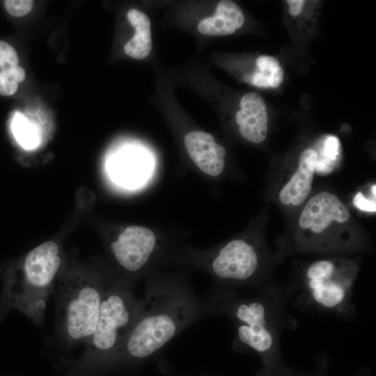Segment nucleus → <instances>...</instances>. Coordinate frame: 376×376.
I'll list each match as a JSON object with an SVG mask.
<instances>
[{
	"mask_svg": "<svg viewBox=\"0 0 376 376\" xmlns=\"http://www.w3.org/2000/svg\"><path fill=\"white\" fill-rule=\"evenodd\" d=\"M205 299L217 315L224 313L234 322L235 348L249 349L260 354L273 350L274 336L261 300L240 298L231 289L224 288H212Z\"/></svg>",
	"mask_w": 376,
	"mask_h": 376,
	"instance_id": "obj_5",
	"label": "nucleus"
},
{
	"mask_svg": "<svg viewBox=\"0 0 376 376\" xmlns=\"http://www.w3.org/2000/svg\"><path fill=\"white\" fill-rule=\"evenodd\" d=\"M25 77V71L19 65L0 70V95L3 96L13 95L17 90L18 83L22 82Z\"/></svg>",
	"mask_w": 376,
	"mask_h": 376,
	"instance_id": "obj_19",
	"label": "nucleus"
},
{
	"mask_svg": "<svg viewBox=\"0 0 376 376\" xmlns=\"http://www.w3.org/2000/svg\"><path fill=\"white\" fill-rule=\"evenodd\" d=\"M157 244V237L152 230L131 226L110 243L109 249L119 267L133 277L149 265Z\"/></svg>",
	"mask_w": 376,
	"mask_h": 376,
	"instance_id": "obj_9",
	"label": "nucleus"
},
{
	"mask_svg": "<svg viewBox=\"0 0 376 376\" xmlns=\"http://www.w3.org/2000/svg\"><path fill=\"white\" fill-rule=\"evenodd\" d=\"M184 141L190 157L203 172L217 176L223 171L226 151L212 135L194 131L187 133Z\"/></svg>",
	"mask_w": 376,
	"mask_h": 376,
	"instance_id": "obj_10",
	"label": "nucleus"
},
{
	"mask_svg": "<svg viewBox=\"0 0 376 376\" xmlns=\"http://www.w3.org/2000/svg\"><path fill=\"white\" fill-rule=\"evenodd\" d=\"M286 2L289 6V13L292 17H297L301 13L305 3L303 0H288Z\"/></svg>",
	"mask_w": 376,
	"mask_h": 376,
	"instance_id": "obj_23",
	"label": "nucleus"
},
{
	"mask_svg": "<svg viewBox=\"0 0 376 376\" xmlns=\"http://www.w3.org/2000/svg\"><path fill=\"white\" fill-rule=\"evenodd\" d=\"M256 70L246 75L244 80L259 88H278L283 81L284 71L279 61L270 56L262 55L256 59Z\"/></svg>",
	"mask_w": 376,
	"mask_h": 376,
	"instance_id": "obj_16",
	"label": "nucleus"
},
{
	"mask_svg": "<svg viewBox=\"0 0 376 376\" xmlns=\"http://www.w3.org/2000/svg\"><path fill=\"white\" fill-rule=\"evenodd\" d=\"M317 152V151H316ZM315 172L328 173L331 171L340 155V141L335 136H327L318 153Z\"/></svg>",
	"mask_w": 376,
	"mask_h": 376,
	"instance_id": "obj_17",
	"label": "nucleus"
},
{
	"mask_svg": "<svg viewBox=\"0 0 376 376\" xmlns=\"http://www.w3.org/2000/svg\"><path fill=\"white\" fill-rule=\"evenodd\" d=\"M357 267L347 259H322L312 263L305 272L306 290L319 306L340 311L347 306Z\"/></svg>",
	"mask_w": 376,
	"mask_h": 376,
	"instance_id": "obj_6",
	"label": "nucleus"
},
{
	"mask_svg": "<svg viewBox=\"0 0 376 376\" xmlns=\"http://www.w3.org/2000/svg\"><path fill=\"white\" fill-rule=\"evenodd\" d=\"M351 221L347 206L334 194L321 191L306 203L298 219V230L308 241L324 243L327 237L345 229Z\"/></svg>",
	"mask_w": 376,
	"mask_h": 376,
	"instance_id": "obj_7",
	"label": "nucleus"
},
{
	"mask_svg": "<svg viewBox=\"0 0 376 376\" xmlns=\"http://www.w3.org/2000/svg\"><path fill=\"white\" fill-rule=\"evenodd\" d=\"M19 58L15 49L8 42L0 40V68L8 70L18 65Z\"/></svg>",
	"mask_w": 376,
	"mask_h": 376,
	"instance_id": "obj_20",
	"label": "nucleus"
},
{
	"mask_svg": "<svg viewBox=\"0 0 376 376\" xmlns=\"http://www.w3.org/2000/svg\"><path fill=\"white\" fill-rule=\"evenodd\" d=\"M13 132L20 145L26 148H35L38 143L36 128L21 116H16L12 123Z\"/></svg>",
	"mask_w": 376,
	"mask_h": 376,
	"instance_id": "obj_18",
	"label": "nucleus"
},
{
	"mask_svg": "<svg viewBox=\"0 0 376 376\" xmlns=\"http://www.w3.org/2000/svg\"><path fill=\"white\" fill-rule=\"evenodd\" d=\"M256 247L243 239L233 240L214 253L209 264L214 277L226 285L250 284L260 267Z\"/></svg>",
	"mask_w": 376,
	"mask_h": 376,
	"instance_id": "obj_8",
	"label": "nucleus"
},
{
	"mask_svg": "<svg viewBox=\"0 0 376 376\" xmlns=\"http://www.w3.org/2000/svg\"><path fill=\"white\" fill-rule=\"evenodd\" d=\"M62 263L60 249L53 241L30 251L5 289V299L32 321L42 324L47 301Z\"/></svg>",
	"mask_w": 376,
	"mask_h": 376,
	"instance_id": "obj_4",
	"label": "nucleus"
},
{
	"mask_svg": "<svg viewBox=\"0 0 376 376\" xmlns=\"http://www.w3.org/2000/svg\"><path fill=\"white\" fill-rule=\"evenodd\" d=\"M33 1L31 0H6L3 1L6 11L14 17H22L32 9Z\"/></svg>",
	"mask_w": 376,
	"mask_h": 376,
	"instance_id": "obj_21",
	"label": "nucleus"
},
{
	"mask_svg": "<svg viewBox=\"0 0 376 376\" xmlns=\"http://www.w3.org/2000/svg\"><path fill=\"white\" fill-rule=\"evenodd\" d=\"M143 304V299L134 296L132 284L111 282L102 298L95 331L68 376H95L111 370Z\"/></svg>",
	"mask_w": 376,
	"mask_h": 376,
	"instance_id": "obj_2",
	"label": "nucleus"
},
{
	"mask_svg": "<svg viewBox=\"0 0 376 376\" xmlns=\"http://www.w3.org/2000/svg\"><path fill=\"white\" fill-rule=\"evenodd\" d=\"M244 22V15L240 7L232 1L223 0L217 3L214 15L203 19L197 29L206 36H226L235 33Z\"/></svg>",
	"mask_w": 376,
	"mask_h": 376,
	"instance_id": "obj_13",
	"label": "nucleus"
},
{
	"mask_svg": "<svg viewBox=\"0 0 376 376\" xmlns=\"http://www.w3.org/2000/svg\"><path fill=\"white\" fill-rule=\"evenodd\" d=\"M353 203L357 208L363 211L373 212L376 210L375 198H368L361 192L356 194Z\"/></svg>",
	"mask_w": 376,
	"mask_h": 376,
	"instance_id": "obj_22",
	"label": "nucleus"
},
{
	"mask_svg": "<svg viewBox=\"0 0 376 376\" xmlns=\"http://www.w3.org/2000/svg\"><path fill=\"white\" fill-rule=\"evenodd\" d=\"M148 169V162L143 155L129 152L118 156L112 162L110 172L119 184L132 187L144 180Z\"/></svg>",
	"mask_w": 376,
	"mask_h": 376,
	"instance_id": "obj_14",
	"label": "nucleus"
},
{
	"mask_svg": "<svg viewBox=\"0 0 376 376\" xmlns=\"http://www.w3.org/2000/svg\"><path fill=\"white\" fill-rule=\"evenodd\" d=\"M143 301L142 311L112 370L143 363L185 329L207 317L217 315L187 281L175 277L150 279Z\"/></svg>",
	"mask_w": 376,
	"mask_h": 376,
	"instance_id": "obj_1",
	"label": "nucleus"
},
{
	"mask_svg": "<svg viewBox=\"0 0 376 376\" xmlns=\"http://www.w3.org/2000/svg\"><path fill=\"white\" fill-rule=\"evenodd\" d=\"M127 16L135 29V33L125 44L124 51L134 58L143 59L152 50L150 20L146 14L134 8L129 10Z\"/></svg>",
	"mask_w": 376,
	"mask_h": 376,
	"instance_id": "obj_15",
	"label": "nucleus"
},
{
	"mask_svg": "<svg viewBox=\"0 0 376 376\" xmlns=\"http://www.w3.org/2000/svg\"><path fill=\"white\" fill-rule=\"evenodd\" d=\"M240 104L241 109L235 115L240 134L249 142H263L268 130V115L263 98L256 93H248L241 98Z\"/></svg>",
	"mask_w": 376,
	"mask_h": 376,
	"instance_id": "obj_11",
	"label": "nucleus"
},
{
	"mask_svg": "<svg viewBox=\"0 0 376 376\" xmlns=\"http://www.w3.org/2000/svg\"><path fill=\"white\" fill-rule=\"evenodd\" d=\"M110 283L81 272L58 275L52 293L56 300L57 329L64 342L70 345L88 343Z\"/></svg>",
	"mask_w": 376,
	"mask_h": 376,
	"instance_id": "obj_3",
	"label": "nucleus"
},
{
	"mask_svg": "<svg viewBox=\"0 0 376 376\" xmlns=\"http://www.w3.org/2000/svg\"><path fill=\"white\" fill-rule=\"evenodd\" d=\"M317 152L312 148L304 150L299 156L295 172L279 192L280 203L286 206H298L308 196L315 173Z\"/></svg>",
	"mask_w": 376,
	"mask_h": 376,
	"instance_id": "obj_12",
	"label": "nucleus"
},
{
	"mask_svg": "<svg viewBox=\"0 0 376 376\" xmlns=\"http://www.w3.org/2000/svg\"><path fill=\"white\" fill-rule=\"evenodd\" d=\"M203 376H205V375H203Z\"/></svg>",
	"mask_w": 376,
	"mask_h": 376,
	"instance_id": "obj_24",
	"label": "nucleus"
}]
</instances>
